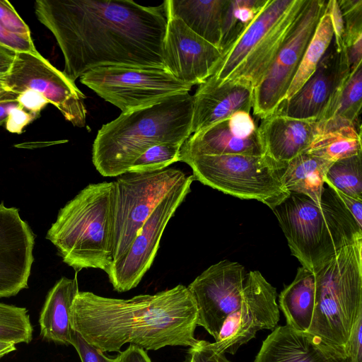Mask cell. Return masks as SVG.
<instances>
[{
    "mask_svg": "<svg viewBox=\"0 0 362 362\" xmlns=\"http://www.w3.org/2000/svg\"><path fill=\"white\" fill-rule=\"evenodd\" d=\"M34 8L62 52L63 73L74 82L100 66L166 69L163 3L145 6L130 0H37Z\"/></svg>",
    "mask_w": 362,
    "mask_h": 362,
    "instance_id": "obj_1",
    "label": "cell"
},
{
    "mask_svg": "<svg viewBox=\"0 0 362 362\" xmlns=\"http://www.w3.org/2000/svg\"><path fill=\"white\" fill-rule=\"evenodd\" d=\"M71 328L103 352H120L127 343L146 350L194 346L199 339L197 308L187 287L114 298L79 291L71 310Z\"/></svg>",
    "mask_w": 362,
    "mask_h": 362,
    "instance_id": "obj_2",
    "label": "cell"
},
{
    "mask_svg": "<svg viewBox=\"0 0 362 362\" xmlns=\"http://www.w3.org/2000/svg\"><path fill=\"white\" fill-rule=\"evenodd\" d=\"M193 98L173 95L152 105L122 113L98 130L92 162L104 177L129 171L149 148L163 143L183 144L192 135Z\"/></svg>",
    "mask_w": 362,
    "mask_h": 362,
    "instance_id": "obj_3",
    "label": "cell"
},
{
    "mask_svg": "<svg viewBox=\"0 0 362 362\" xmlns=\"http://www.w3.org/2000/svg\"><path fill=\"white\" fill-rule=\"evenodd\" d=\"M272 211L291 255L313 273L339 250L362 240V226L327 182L319 204L306 195L290 192Z\"/></svg>",
    "mask_w": 362,
    "mask_h": 362,
    "instance_id": "obj_4",
    "label": "cell"
},
{
    "mask_svg": "<svg viewBox=\"0 0 362 362\" xmlns=\"http://www.w3.org/2000/svg\"><path fill=\"white\" fill-rule=\"evenodd\" d=\"M114 182L91 183L62 207L46 238L64 263L78 272L108 274L113 263Z\"/></svg>",
    "mask_w": 362,
    "mask_h": 362,
    "instance_id": "obj_5",
    "label": "cell"
},
{
    "mask_svg": "<svg viewBox=\"0 0 362 362\" xmlns=\"http://www.w3.org/2000/svg\"><path fill=\"white\" fill-rule=\"evenodd\" d=\"M314 274L315 305L307 332L344 347L362 313V240L339 250Z\"/></svg>",
    "mask_w": 362,
    "mask_h": 362,
    "instance_id": "obj_6",
    "label": "cell"
},
{
    "mask_svg": "<svg viewBox=\"0 0 362 362\" xmlns=\"http://www.w3.org/2000/svg\"><path fill=\"white\" fill-rule=\"evenodd\" d=\"M305 0H267L253 22L223 54L214 74L253 89L269 70Z\"/></svg>",
    "mask_w": 362,
    "mask_h": 362,
    "instance_id": "obj_7",
    "label": "cell"
},
{
    "mask_svg": "<svg viewBox=\"0 0 362 362\" xmlns=\"http://www.w3.org/2000/svg\"><path fill=\"white\" fill-rule=\"evenodd\" d=\"M180 161L191 167L194 180L240 199H255L272 210L290 193L281 181V169L265 156L200 155Z\"/></svg>",
    "mask_w": 362,
    "mask_h": 362,
    "instance_id": "obj_8",
    "label": "cell"
},
{
    "mask_svg": "<svg viewBox=\"0 0 362 362\" xmlns=\"http://www.w3.org/2000/svg\"><path fill=\"white\" fill-rule=\"evenodd\" d=\"M186 175L179 169L169 168L126 173L114 181L113 263L127 253L153 211Z\"/></svg>",
    "mask_w": 362,
    "mask_h": 362,
    "instance_id": "obj_9",
    "label": "cell"
},
{
    "mask_svg": "<svg viewBox=\"0 0 362 362\" xmlns=\"http://www.w3.org/2000/svg\"><path fill=\"white\" fill-rule=\"evenodd\" d=\"M79 78L81 83L118 107L122 113L189 93L192 88L166 69L156 67L100 66L87 71Z\"/></svg>",
    "mask_w": 362,
    "mask_h": 362,
    "instance_id": "obj_10",
    "label": "cell"
},
{
    "mask_svg": "<svg viewBox=\"0 0 362 362\" xmlns=\"http://www.w3.org/2000/svg\"><path fill=\"white\" fill-rule=\"evenodd\" d=\"M327 4L325 0H305L269 70L254 88L252 110L262 119L283 101Z\"/></svg>",
    "mask_w": 362,
    "mask_h": 362,
    "instance_id": "obj_11",
    "label": "cell"
},
{
    "mask_svg": "<svg viewBox=\"0 0 362 362\" xmlns=\"http://www.w3.org/2000/svg\"><path fill=\"white\" fill-rule=\"evenodd\" d=\"M1 82L7 90L17 95L25 90L38 92L74 126H85L86 95L63 71L39 52H16L10 70Z\"/></svg>",
    "mask_w": 362,
    "mask_h": 362,
    "instance_id": "obj_12",
    "label": "cell"
},
{
    "mask_svg": "<svg viewBox=\"0 0 362 362\" xmlns=\"http://www.w3.org/2000/svg\"><path fill=\"white\" fill-rule=\"evenodd\" d=\"M277 292L259 271L246 274L239 305L225 319L214 342L208 347L218 354H235L262 329L273 330L279 321Z\"/></svg>",
    "mask_w": 362,
    "mask_h": 362,
    "instance_id": "obj_13",
    "label": "cell"
},
{
    "mask_svg": "<svg viewBox=\"0 0 362 362\" xmlns=\"http://www.w3.org/2000/svg\"><path fill=\"white\" fill-rule=\"evenodd\" d=\"M194 180L192 175H186L165 195L145 221L127 253L112 264L107 276L115 291L125 292L140 283L153 264L168 223L189 193Z\"/></svg>",
    "mask_w": 362,
    "mask_h": 362,
    "instance_id": "obj_14",
    "label": "cell"
},
{
    "mask_svg": "<svg viewBox=\"0 0 362 362\" xmlns=\"http://www.w3.org/2000/svg\"><path fill=\"white\" fill-rule=\"evenodd\" d=\"M349 73L346 48L339 50L332 40L312 76L275 112L300 119L329 120L335 113L340 91Z\"/></svg>",
    "mask_w": 362,
    "mask_h": 362,
    "instance_id": "obj_15",
    "label": "cell"
},
{
    "mask_svg": "<svg viewBox=\"0 0 362 362\" xmlns=\"http://www.w3.org/2000/svg\"><path fill=\"white\" fill-rule=\"evenodd\" d=\"M246 274L242 264L223 259L211 265L187 286L197 308V326L214 340L225 319L241 302Z\"/></svg>",
    "mask_w": 362,
    "mask_h": 362,
    "instance_id": "obj_16",
    "label": "cell"
},
{
    "mask_svg": "<svg viewBox=\"0 0 362 362\" xmlns=\"http://www.w3.org/2000/svg\"><path fill=\"white\" fill-rule=\"evenodd\" d=\"M163 43L166 69L192 86L214 75L222 59L221 51L190 30L179 18L167 16Z\"/></svg>",
    "mask_w": 362,
    "mask_h": 362,
    "instance_id": "obj_17",
    "label": "cell"
},
{
    "mask_svg": "<svg viewBox=\"0 0 362 362\" xmlns=\"http://www.w3.org/2000/svg\"><path fill=\"white\" fill-rule=\"evenodd\" d=\"M35 235L18 209L0 204V298L28 287Z\"/></svg>",
    "mask_w": 362,
    "mask_h": 362,
    "instance_id": "obj_18",
    "label": "cell"
},
{
    "mask_svg": "<svg viewBox=\"0 0 362 362\" xmlns=\"http://www.w3.org/2000/svg\"><path fill=\"white\" fill-rule=\"evenodd\" d=\"M233 154L264 156L258 127L250 112H235L193 134L180 148V160L200 155Z\"/></svg>",
    "mask_w": 362,
    "mask_h": 362,
    "instance_id": "obj_19",
    "label": "cell"
},
{
    "mask_svg": "<svg viewBox=\"0 0 362 362\" xmlns=\"http://www.w3.org/2000/svg\"><path fill=\"white\" fill-rule=\"evenodd\" d=\"M192 98L191 134H194L235 112H250L253 88L240 80L222 81L212 75L199 86Z\"/></svg>",
    "mask_w": 362,
    "mask_h": 362,
    "instance_id": "obj_20",
    "label": "cell"
},
{
    "mask_svg": "<svg viewBox=\"0 0 362 362\" xmlns=\"http://www.w3.org/2000/svg\"><path fill=\"white\" fill-rule=\"evenodd\" d=\"M264 155L279 169L305 152L322 133L321 122L300 119L277 113L262 119L258 127Z\"/></svg>",
    "mask_w": 362,
    "mask_h": 362,
    "instance_id": "obj_21",
    "label": "cell"
},
{
    "mask_svg": "<svg viewBox=\"0 0 362 362\" xmlns=\"http://www.w3.org/2000/svg\"><path fill=\"white\" fill-rule=\"evenodd\" d=\"M343 349L285 325L276 326L266 337L253 362H327Z\"/></svg>",
    "mask_w": 362,
    "mask_h": 362,
    "instance_id": "obj_22",
    "label": "cell"
},
{
    "mask_svg": "<svg viewBox=\"0 0 362 362\" xmlns=\"http://www.w3.org/2000/svg\"><path fill=\"white\" fill-rule=\"evenodd\" d=\"M78 292L76 275L74 279L62 277L50 289L39 317L40 334L44 339L70 345L73 331L71 310Z\"/></svg>",
    "mask_w": 362,
    "mask_h": 362,
    "instance_id": "obj_23",
    "label": "cell"
},
{
    "mask_svg": "<svg viewBox=\"0 0 362 362\" xmlns=\"http://www.w3.org/2000/svg\"><path fill=\"white\" fill-rule=\"evenodd\" d=\"M228 1L166 0L163 4L167 16L179 18L194 33L220 49L223 20Z\"/></svg>",
    "mask_w": 362,
    "mask_h": 362,
    "instance_id": "obj_24",
    "label": "cell"
},
{
    "mask_svg": "<svg viewBox=\"0 0 362 362\" xmlns=\"http://www.w3.org/2000/svg\"><path fill=\"white\" fill-rule=\"evenodd\" d=\"M315 305V274L300 267L294 280L279 296V308L283 312L286 325L308 332Z\"/></svg>",
    "mask_w": 362,
    "mask_h": 362,
    "instance_id": "obj_25",
    "label": "cell"
},
{
    "mask_svg": "<svg viewBox=\"0 0 362 362\" xmlns=\"http://www.w3.org/2000/svg\"><path fill=\"white\" fill-rule=\"evenodd\" d=\"M332 162L302 153L280 170L281 181L289 192L308 196L320 203L326 173Z\"/></svg>",
    "mask_w": 362,
    "mask_h": 362,
    "instance_id": "obj_26",
    "label": "cell"
},
{
    "mask_svg": "<svg viewBox=\"0 0 362 362\" xmlns=\"http://www.w3.org/2000/svg\"><path fill=\"white\" fill-rule=\"evenodd\" d=\"M330 162L362 153L361 131L346 125L320 134L303 152Z\"/></svg>",
    "mask_w": 362,
    "mask_h": 362,
    "instance_id": "obj_27",
    "label": "cell"
},
{
    "mask_svg": "<svg viewBox=\"0 0 362 362\" xmlns=\"http://www.w3.org/2000/svg\"><path fill=\"white\" fill-rule=\"evenodd\" d=\"M333 38L334 33L331 18L326 8L307 46L297 72L282 102L287 101L292 98L312 76Z\"/></svg>",
    "mask_w": 362,
    "mask_h": 362,
    "instance_id": "obj_28",
    "label": "cell"
},
{
    "mask_svg": "<svg viewBox=\"0 0 362 362\" xmlns=\"http://www.w3.org/2000/svg\"><path fill=\"white\" fill-rule=\"evenodd\" d=\"M362 105V66L350 71L340 91L337 109L329 120L322 122L323 132L358 123Z\"/></svg>",
    "mask_w": 362,
    "mask_h": 362,
    "instance_id": "obj_29",
    "label": "cell"
},
{
    "mask_svg": "<svg viewBox=\"0 0 362 362\" xmlns=\"http://www.w3.org/2000/svg\"><path fill=\"white\" fill-rule=\"evenodd\" d=\"M267 0H229L223 24L220 49L223 54L253 22Z\"/></svg>",
    "mask_w": 362,
    "mask_h": 362,
    "instance_id": "obj_30",
    "label": "cell"
},
{
    "mask_svg": "<svg viewBox=\"0 0 362 362\" xmlns=\"http://www.w3.org/2000/svg\"><path fill=\"white\" fill-rule=\"evenodd\" d=\"M361 154L333 162L328 168L325 182L353 198L362 200Z\"/></svg>",
    "mask_w": 362,
    "mask_h": 362,
    "instance_id": "obj_31",
    "label": "cell"
},
{
    "mask_svg": "<svg viewBox=\"0 0 362 362\" xmlns=\"http://www.w3.org/2000/svg\"><path fill=\"white\" fill-rule=\"evenodd\" d=\"M33 328L28 310L23 307L0 303V341L18 344L33 339Z\"/></svg>",
    "mask_w": 362,
    "mask_h": 362,
    "instance_id": "obj_32",
    "label": "cell"
},
{
    "mask_svg": "<svg viewBox=\"0 0 362 362\" xmlns=\"http://www.w3.org/2000/svg\"><path fill=\"white\" fill-rule=\"evenodd\" d=\"M182 146L177 143L153 146L134 162L127 173H150L165 169L171 164L180 161Z\"/></svg>",
    "mask_w": 362,
    "mask_h": 362,
    "instance_id": "obj_33",
    "label": "cell"
},
{
    "mask_svg": "<svg viewBox=\"0 0 362 362\" xmlns=\"http://www.w3.org/2000/svg\"><path fill=\"white\" fill-rule=\"evenodd\" d=\"M344 23V47L362 38V0L338 1Z\"/></svg>",
    "mask_w": 362,
    "mask_h": 362,
    "instance_id": "obj_34",
    "label": "cell"
},
{
    "mask_svg": "<svg viewBox=\"0 0 362 362\" xmlns=\"http://www.w3.org/2000/svg\"><path fill=\"white\" fill-rule=\"evenodd\" d=\"M70 345L75 348L81 362H119V355L115 358L107 357L104 352L88 343L74 329Z\"/></svg>",
    "mask_w": 362,
    "mask_h": 362,
    "instance_id": "obj_35",
    "label": "cell"
},
{
    "mask_svg": "<svg viewBox=\"0 0 362 362\" xmlns=\"http://www.w3.org/2000/svg\"><path fill=\"white\" fill-rule=\"evenodd\" d=\"M0 22L10 31L32 39L28 26L8 1L0 0Z\"/></svg>",
    "mask_w": 362,
    "mask_h": 362,
    "instance_id": "obj_36",
    "label": "cell"
},
{
    "mask_svg": "<svg viewBox=\"0 0 362 362\" xmlns=\"http://www.w3.org/2000/svg\"><path fill=\"white\" fill-rule=\"evenodd\" d=\"M0 45L15 51L16 52H39L32 39H27L8 30L0 22Z\"/></svg>",
    "mask_w": 362,
    "mask_h": 362,
    "instance_id": "obj_37",
    "label": "cell"
},
{
    "mask_svg": "<svg viewBox=\"0 0 362 362\" xmlns=\"http://www.w3.org/2000/svg\"><path fill=\"white\" fill-rule=\"evenodd\" d=\"M344 349L352 362H362V313L355 321Z\"/></svg>",
    "mask_w": 362,
    "mask_h": 362,
    "instance_id": "obj_38",
    "label": "cell"
},
{
    "mask_svg": "<svg viewBox=\"0 0 362 362\" xmlns=\"http://www.w3.org/2000/svg\"><path fill=\"white\" fill-rule=\"evenodd\" d=\"M327 10L329 13L333 33V42L339 50L345 48L344 44V23L341 11L337 0L327 1Z\"/></svg>",
    "mask_w": 362,
    "mask_h": 362,
    "instance_id": "obj_39",
    "label": "cell"
},
{
    "mask_svg": "<svg viewBox=\"0 0 362 362\" xmlns=\"http://www.w3.org/2000/svg\"><path fill=\"white\" fill-rule=\"evenodd\" d=\"M38 117L18 105L11 111L5 122V127L9 132L21 134L24 128Z\"/></svg>",
    "mask_w": 362,
    "mask_h": 362,
    "instance_id": "obj_40",
    "label": "cell"
},
{
    "mask_svg": "<svg viewBox=\"0 0 362 362\" xmlns=\"http://www.w3.org/2000/svg\"><path fill=\"white\" fill-rule=\"evenodd\" d=\"M195 362H230L225 354H218L210 349L207 346V341L199 340L192 347L188 349Z\"/></svg>",
    "mask_w": 362,
    "mask_h": 362,
    "instance_id": "obj_41",
    "label": "cell"
},
{
    "mask_svg": "<svg viewBox=\"0 0 362 362\" xmlns=\"http://www.w3.org/2000/svg\"><path fill=\"white\" fill-rule=\"evenodd\" d=\"M17 102L25 110L40 115L41 110L49 103L38 92L25 90L18 95Z\"/></svg>",
    "mask_w": 362,
    "mask_h": 362,
    "instance_id": "obj_42",
    "label": "cell"
},
{
    "mask_svg": "<svg viewBox=\"0 0 362 362\" xmlns=\"http://www.w3.org/2000/svg\"><path fill=\"white\" fill-rule=\"evenodd\" d=\"M119 362H151L146 351L137 346L129 344L123 351H120Z\"/></svg>",
    "mask_w": 362,
    "mask_h": 362,
    "instance_id": "obj_43",
    "label": "cell"
},
{
    "mask_svg": "<svg viewBox=\"0 0 362 362\" xmlns=\"http://www.w3.org/2000/svg\"><path fill=\"white\" fill-rule=\"evenodd\" d=\"M334 189L357 222L362 226V200L353 198L341 192L335 188Z\"/></svg>",
    "mask_w": 362,
    "mask_h": 362,
    "instance_id": "obj_44",
    "label": "cell"
},
{
    "mask_svg": "<svg viewBox=\"0 0 362 362\" xmlns=\"http://www.w3.org/2000/svg\"><path fill=\"white\" fill-rule=\"evenodd\" d=\"M350 71L356 69L362 62V38L358 39L350 46L345 47Z\"/></svg>",
    "mask_w": 362,
    "mask_h": 362,
    "instance_id": "obj_45",
    "label": "cell"
},
{
    "mask_svg": "<svg viewBox=\"0 0 362 362\" xmlns=\"http://www.w3.org/2000/svg\"><path fill=\"white\" fill-rule=\"evenodd\" d=\"M16 54L15 51L0 45V81L9 71Z\"/></svg>",
    "mask_w": 362,
    "mask_h": 362,
    "instance_id": "obj_46",
    "label": "cell"
},
{
    "mask_svg": "<svg viewBox=\"0 0 362 362\" xmlns=\"http://www.w3.org/2000/svg\"><path fill=\"white\" fill-rule=\"evenodd\" d=\"M18 105L17 100L0 102V126L6 122L11 111Z\"/></svg>",
    "mask_w": 362,
    "mask_h": 362,
    "instance_id": "obj_47",
    "label": "cell"
},
{
    "mask_svg": "<svg viewBox=\"0 0 362 362\" xmlns=\"http://www.w3.org/2000/svg\"><path fill=\"white\" fill-rule=\"evenodd\" d=\"M18 95L7 90L4 83L0 81V102L17 100Z\"/></svg>",
    "mask_w": 362,
    "mask_h": 362,
    "instance_id": "obj_48",
    "label": "cell"
},
{
    "mask_svg": "<svg viewBox=\"0 0 362 362\" xmlns=\"http://www.w3.org/2000/svg\"><path fill=\"white\" fill-rule=\"evenodd\" d=\"M16 350V344L0 341V358Z\"/></svg>",
    "mask_w": 362,
    "mask_h": 362,
    "instance_id": "obj_49",
    "label": "cell"
},
{
    "mask_svg": "<svg viewBox=\"0 0 362 362\" xmlns=\"http://www.w3.org/2000/svg\"><path fill=\"white\" fill-rule=\"evenodd\" d=\"M327 362H352L351 359L345 355L344 349L339 351L334 354Z\"/></svg>",
    "mask_w": 362,
    "mask_h": 362,
    "instance_id": "obj_50",
    "label": "cell"
},
{
    "mask_svg": "<svg viewBox=\"0 0 362 362\" xmlns=\"http://www.w3.org/2000/svg\"><path fill=\"white\" fill-rule=\"evenodd\" d=\"M184 362H195V361L192 355L190 353L187 352V354L185 356Z\"/></svg>",
    "mask_w": 362,
    "mask_h": 362,
    "instance_id": "obj_51",
    "label": "cell"
}]
</instances>
